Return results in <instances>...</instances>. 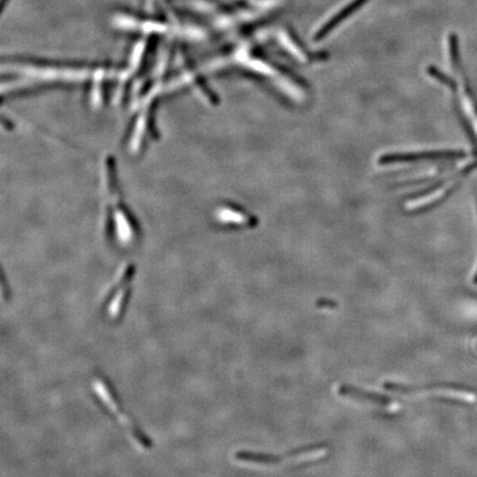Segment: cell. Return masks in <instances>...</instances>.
<instances>
[{
    "label": "cell",
    "instance_id": "obj_1",
    "mask_svg": "<svg viewBox=\"0 0 477 477\" xmlns=\"http://www.w3.org/2000/svg\"><path fill=\"white\" fill-rule=\"evenodd\" d=\"M328 453V447L324 444H314L304 447L293 449L285 454H270V453L237 452L235 458L242 463L252 465L273 466L285 465V464H299L317 460L324 458Z\"/></svg>",
    "mask_w": 477,
    "mask_h": 477
},
{
    "label": "cell",
    "instance_id": "obj_2",
    "mask_svg": "<svg viewBox=\"0 0 477 477\" xmlns=\"http://www.w3.org/2000/svg\"><path fill=\"white\" fill-rule=\"evenodd\" d=\"M385 390L400 396H429L438 399L471 403L476 400L474 391L452 383H433V385H410V383H385Z\"/></svg>",
    "mask_w": 477,
    "mask_h": 477
},
{
    "label": "cell",
    "instance_id": "obj_3",
    "mask_svg": "<svg viewBox=\"0 0 477 477\" xmlns=\"http://www.w3.org/2000/svg\"><path fill=\"white\" fill-rule=\"evenodd\" d=\"M337 394L343 398L358 402L360 405L374 407L381 412L394 413L400 410V405L396 400L374 391L365 390L356 385L345 383L338 385Z\"/></svg>",
    "mask_w": 477,
    "mask_h": 477
}]
</instances>
